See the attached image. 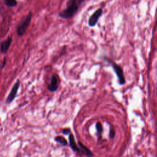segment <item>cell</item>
I'll list each match as a JSON object with an SVG mask.
<instances>
[{"mask_svg": "<svg viewBox=\"0 0 157 157\" xmlns=\"http://www.w3.org/2000/svg\"><path fill=\"white\" fill-rule=\"evenodd\" d=\"M102 9H97L89 18L88 19V24L89 25V26L90 27H94L96 26V25L97 24L99 18L101 17L102 14Z\"/></svg>", "mask_w": 157, "mask_h": 157, "instance_id": "3957f363", "label": "cell"}, {"mask_svg": "<svg viewBox=\"0 0 157 157\" xmlns=\"http://www.w3.org/2000/svg\"><path fill=\"white\" fill-rule=\"evenodd\" d=\"M58 87V77L57 75L54 74L52 76L50 84L48 85V89L49 91L53 92L56 91Z\"/></svg>", "mask_w": 157, "mask_h": 157, "instance_id": "8992f818", "label": "cell"}, {"mask_svg": "<svg viewBox=\"0 0 157 157\" xmlns=\"http://www.w3.org/2000/svg\"><path fill=\"white\" fill-rule=\"evenodd\" d=\"M115 136V131L114 130H110V137L111 138H113Z\"/></svg>", "mask_w": 157, "mask_h": 157, "instance_id": "5bb4252c", "label": "cell"}, {"mask_svg": "<svg viewBox=\"0 0 157 157\" xmlns=\"http://www.w3.org/2000/svg\"><path fill=\"white\" fill-rule=\"evenodd\" d=\"M11 42H12V39L9 37L7 39H6L5 41H4L1 44V50L2 52L6 53L7 51V50H8L10 45Z\"/></svg>", "mask_w": 157, "mask_h": 157, "instance_id": "9c48e42d", "label": "cell"}, {"mask_svg": "<svg viewBox=\"0 0 157 157\" xmlns=\"http://www.w3.org/2000/svg\"><path fill=\"white\" fill-rule=\"evenodd\" d=\"M84 1L85 0H68L66 7L59 13V16L63 19L71 18L74 16Z\"/></svg>", "mask_w": 157, "mask_h": 157, "instance_id": "6da1fadb", "label": "cell"}, {"mask_svg": "<svg viewBox=\"0 0 157 157\" xmlns=\"http://www.w3.org/2000/svg\"><path fill=\"white\" fill-rule=\"evenodd\" d=\"M69 145L70 147H71V148L74 151H77V152H80V148L77 147V144L75 141V139L74 136L72 134H69Z\"/></svg>", "mask_w": 157, "mask_h": 157, "instance_id": "52a82bcc", "label": "cell"}, {"mask_svg": "<svg viewBox=\"0 0 157 157\" xmlns=\"http://www.w3.org/2000/svg\"><path fill=\"white\" fill-rule=\"evenodd\" d=\"M96 128L99 134H101L102 132V126L100 122H98L96 124Z\"/></svg>", "mask_w": 157, "mask_h": 157, "instance_id": "7c38bea8", "label": "cell"}, {"mask_svg": "<svg viewBox=\"0 0 157 157\" xmlns=\"http://www.w3.org/2000/svg\"><path fill=\"white\" fill-rule=\"evenodd\" d=\"M19 86H20V81L18 80L16 82V83L14 84V85L13 86V87L7 98V102L10 103L14 99V98H15V96L17 95Z\"/></svg>", "mask_w": 157, "mask_h": 157, "instance_id": "5b68a950", "label": "cell"}, {"mask_svg": "<svg viewBox=\"0 0 157 157\" xmlns=\"http://www.w3.org/2000/svg\"><path fill=\"white\" fill-rule=\"evenodd\" d=\"M55 141H56L57 142H59L62 145H66L67 144V140L65 139V138H64L62 136H57L55 137Z\"/></svg>", "mask_w": 157, "mask_h": 157, "instance_id": "30bf717a", "label": "cell"}, {"mask_svg": "<svg viewBox=\"0 0 157 157\" xmlns=\"http://www.w3.org/2000/svg\"><path fill=\"white\" fill-rule=\"evenodd\" d=\"M62 132L65 134V135H68L69 134L71 133V131H70V129L69 128H67V129H64L62 131Z\"/></svg>", "mask_w": 157, "mask_h": 157, "instance_id": "4fadbf2b", "label": "cell"}, {"mask_svg": "<svg viewBox=\"0 0 157 157\" xmlns=\"http://www.w3.org/2000/svg\"><path fill=\"white\" fill-rule=\"evenodd\" d=\"M78 144H80V152L82 153V154H83L84 155L86 156L87 157H93V153L91 152V151L86 148L85 146H84L81 142H78Z\"/></svg>", "mask_w": 157, "mask_h": 157, "instance_id": "ba28073f", "label": "cell"}, {"mask_svg": "<svg viewBox=\"0 0 157 157\" xmlns=\"http://www.w3.org/2000/svg\"><path fill=\"white\" fill-rule=\"evenodd\" d=\"M31 13L29 12L26 17H25L20 23L17 28V33L18 35L21 36L23 35L26 31L27 28H28L31 20Z\"/></svg>", "mask_w": 157, "mask_h": 157, "instance_id": "7a4b0ae2", "label": "cell"}, {"mask_svg": "<svg viewBox=\"0 0 157 157\" xmlns=\"http://www.w3.org/2000/svg\"><path fill=\"white\" fill-rule=\"evenodd\" d=\"M6 2V4L9 6H15L17 4L16 0H4Z\"/></svg>", "mask_w": 157, "mask_h": 157, "instance_id": "8fae6325", "label": "cell"}, {"mask_svg": "<svg viewBox=\"0 0 157 157\" xmlns=\"http://www.w3.org/2000/svg\"><path fill=\"white\" fill-rule=\"evenodd\" d=\"M112 67L115 74L117 75L119 83L120 85H124L125 83V78H124V75L122 68L119 65H118L115 63H112Z\"/></svg>", "mask_w": 157, "mask_h": 157, "instance_id": "277c9868", "label": "cell"}]
</instances>
